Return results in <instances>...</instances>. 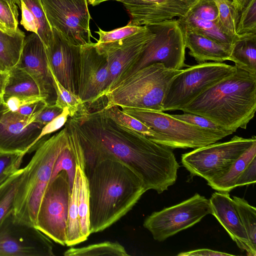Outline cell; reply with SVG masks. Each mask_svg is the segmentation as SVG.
Masks as SVG:
<instances>
[{
    "label": "cell",
    "mask_w": 256,
    "mask_h": 256,
    "mask_svg": "<svg viewBox=\"0 0 256 256\" xmlns=\"http://www.w3.org/2000/svg\"><path fill=\"white\" fill-rule=\"evenodd\" d=\"M68 119L100 160L110 158L126 165L146 191L161 194L176 182L180 166L171 148L118 124L102 108L90 112L84 106Z\"/></svg>",
    "instance_id": "cell-1"
},
{
    "label": "cell",
    "mask_w": 256,
    "mask_h": 256,
    "mask_svg": "<svg viewBox=\"0 0 256 256\" xmlns=\"http://www.w3.org/2000/svg\"><path fill=\"white\" fill-rule=\"evenodd\" d=\"M88 179L90 234L118 220L146 191L132 170L112 158L101 159Z\"/></svg>",
    "instance_id": "cell-2"
},
{
    "label": "cell",
    "mask_w": 256,
    "mask_h": 256,
    "mask_svg": "<svg viewBox=\"0 0 256 256\" xmlns=\"http://www.w3.org/2000/svg\"><path fill=\"white\" fill-rule=\"evenodd\" d=\"M256 110V75L236 68L232 74L180 109L204 117L228 131L246 129Z\"/></svg>",
    "instance_id": "cell-3"
},
{
    "label": "cell",
    "mask_w": 256,
    "mask_h": 256,
    "mask_svg": "<svg viewBox=\"0 0 256 256\" xmlns=\"http://www.w3.org/2000/svg\"><path fill=\"white\" fill-rule=\"evenodd\" d=\"M42 142L28 164L16 194L14 212L20 220L35 226L40 203L49 184L55 162L68 142L66 127Z\"/></svg>",
    "instance_id": "cell-4"
},
{
    "label": "cell",
    "mask_w": 256,
    "mask_h": 256,
    "mask_svg": "<svg viewBox=\"0 0 256 256\" xmlns=\"http://www.w3.org/2000/svg\"><path fill=\"white\" fill-rule=\"evenodd\" d=\"M183 70L166 68L153 63L128 75L104 95L102 108L113 106L162 111V102L170 84Z\"/></svg>",
    "instance_id": "cell-5"
},
{
    "label": "cell",
    "mask_w": 256,
    "mask_h": 256,
    "mask_svg": "<svg viewBox=\"0 0 256 256\" xmlns=\"http://www.w3.org/2000/svg\"><path fill=\"white\" fill-rule=\"evenodd\" d=\"M124 113L139 120L156 132L151 140L171 149L197 148L217 142L233 134L204 128L172 115L150 110L122 107Z\"/></svg>",
    "instance_id": "cell-6"
},
{
    "label": "cell",
    "mask_w": 256,
    "mask_h": 256,
    "mask_svg": "<svg viewBox=\"0 0 256 256\" xmlns=\"http://www.w3.org/2000/svg\"><path fill=\"white\" fill-rule=\"evenodd\" d=\"M236 69L235 66L220 62H206L188 66L170 84L164 98L162 111L180 110Z\"/></svg>",
    "instance_id": "cell-7"
},
{
    "label": "cell",
    "mask_w": 256,
    "mask_h": 256,
    "mask_svg": "<svg viewBox=\"0 0 256 256\" xmlns=\"http://www.w3.org/2000/svg\"><path fill=\"white\" fill-rule=\"evenodd\" d=\"M255 142L254 136L250 138L234 136L229 141L211 144L182 154V163L192 176L212 181L226 174L237 158Z\"/></svg>",
    "instance_id": "cell-8"
},
{
    "label": "cell",
    "mask_w": 256,
    "mask_h": 256,
    "mask_svg": "<svg viewBox=\"0 0 256 256\" xmlns=\"http://www.w3.org/2000/svg\"><path fill=\"white\" fill-rule=\"evenodd\" d=\"M70 191L64 170L48 185L39 206L34 226L54 242L65 246Z\"/></svg>",
    "instance_id": "cell-9"
},
{
    "label": "cell",
    "mask_w": 256,
    "mask_h": 256,
    "mask_svg": "<svg viewBox=\"0 0 256 256\" xmlns=\"http://www.w3.org/2000/svg\"><path fill=\"white\" fill-rule=\"evenodd\" d=\"M212 214L209 200L198 194L177 204L154 212L144 220V226L156 240L162 242L188 228Z\"/></svg>",
    "instance_id": "cell-10"
},
{
    "label": "cell",
    "mask_w": 256,
    "mask_h": 256,
    "mask_svg": "<svg viewBox=\"0 0 256 256\" xmlns=\"http://www.w3.org/2000/svg\"><path fill=\"white\" fill-rule=\"evenodd\" d=\"M148 26L155 36L148 43L130 74L153 63H162L172 70H179L186 66V47L178 20L172 19Z\"/></svg>",
    "instance_id": "cell-11"
},
{
    "label": "cell",
    "mask_w": 256,
    "mask_h": 256,
    "mask_svg": "<svg viewBox=\"0 0 256 256\" xmlns=\"http://www.w3.org/2000/svg\"><path fill=\"white\" fill-rule=\"evenodd\" d=\"M52 28L70 44L82 46L91 41L87 0H40Z\"/></svg>",
    "instance_id": "cell-12"
},
{
    "label": "cell",
    "mask_w": 256,
    "mask_h": 256,
    "mask_svg": "<svg viewBox=\"0 0 256 256\" xmlns=\"http://www.w3.org/2000/svg\"><path fill=\"white\" fill-rule=\"evenodd\" d=\"M50 238L14 211L0 224V256H54Z\"/></svg>",
    "instance_id": "cell-13"
},
{
    "label": "cell",
    "mask_w": 256,
    "mask_h": 256,
    "mask_svg": "<svg viewBox=\"0 0 256 256\" xmlns=\"http://www.w3.org/2000/svg\"><path fill=\"white\" fill-rule=\"evenodd\" d=\"M146 26L145 30L124 39L108 44L96 43L99 50L106 53L108 64L110 78L104 95L130 74L148 43L154 37L152 28Z\"/></svg>",
    "instance_id": "cell-14"
},
{
    "label": "cell",
    "mask_w": 256,
    "mask_h": 256,
    "mask_svg": "<svg viewBox=\"0 0 256 256\" xmlns=\"http://www.w3.org/2000/svg\"><path fill=\"white\" fill-rule=\"evenodd\" d=\"M109 78L106 53L99 50L96 43L82 46L78 96L84 106L104 98Z\"/></svg>",
    "instance_id": "cell-15"
},
{
    "label": "cell",
    "mask_w": 256,
    "mask_h": 256,
    "mask_svg": "<svg viewBox=\"0 0 256 256\" xmlns=\"http://www.w3.org/2000/svg\"><path fill=\"white\" fill-rule=\"evenodd\" d=\"M36 115L12 112L4 104L0 114V152L26 154L36 149V140L44 126L34 121Z\"/></svg>",
    "instance_id": "cell-16"
},
{
    "label": "cell",
    "mask_w": 256,
    "mask_h": 256,
    "mask_svg": "<svg viewBox=\"0 0 256 256\" xmlns=\"http://www.w3.org/2000/svg\"><path fill=\"white\" fill-rule=\"evenodd\" d=\"M45 47L49 68L59 82L78 96L81 46L68 43L55 28Z\"/></svg>",
    "instance_id": "cell-17"
},
{
    "label": "cell",
    "mask_w": 256,
    "mask_h": 256,
    "mask_svg": "<svg viewBox=\"0 0 256 256\" xmlns=\"http://www.w3.org/2000/svg\"><path fill=\"white\" fill-rule=\"evenodd\" d=\"M17 67L26 70L34 80L48 105L55 104L56 95L49 68L44 45L38 36L32 32L25 38Z\"/></svg>",
    "instance_id": "cell-18"
},
{
    "label": "cell",
    "mask_w": 256,
    "mask_h": 256,
    "mask_svg": "<svg viewBox=\"0 0 256 256\" xmlns=\"http://www.w3.org/2000/svg\"><path fill=\"white\" fill-rule=\"evenodd\" d=\"M197 0H124L130 18L128 22L147 26L184 16Z\"/></svg>",
    "instance_id": "cell-19"
},
{
    "label": "cell",
    "mask_w": 256,
    "mask_h": 256,
    "mask_svg": "<svg viewBox=\"0 0 256 256\" xmlns=\"http://www.w3.org/2000/svg\"><path fill=\"white\" fill-rule=\"evenodd\" d=\"M212 214L226 230L238 247L247 255L256 256L242 223L234 202L228 192H215L209 199Z\"/></svg>",
    "instance_id": "cell-20"
},
{
    "label": "cell",
    "mask_w": 256,
    "mask_h": 256,
    "mask_svg": "<svg viewBox=\"0 0 256 256\" xmlns=\"http://www.w3.org/2000/svg\"><path fill=\"white\" fill-rule=\"evenodd\" d=\"M188 54L198 64L206 61L222 62L228 60L231 48L220 44L192 28L180 24Z\"/></svg>",
    "instance_id": "cell-21"
},
{
    "label": "cell",
    "mask_w": 256,
    "mask_h": 256,
    "mask_svg": "<svg viewBox=\"0 0 256 256\" xmlns=\"http://www.w3.org/2000/svg\"><path fill=\"white\" fill-rule=\"evenodd\" d=\"M20 24L26 30L36 34L47 47L52 38L49 24L40 0H20Z\"/></svg>",
    "instance_id": "cell-22"
},
{
    "label": "cell",
    "mask_w": 256,
    "mask_h": 256,
    "mask_svg": "<svg viewBox=\"0 0 256 256\" xmlns=\"http://www.w3.org/2000/svg\"><path fill=\"white\" fill-rule=\"evenodd\" d=\"M228 60L236 68L256 75V34L236 35Z\"/></svg>",
    "instance_id": "cell-23"
},
{
    "label": "cell",
    "mask_w": 256,
    "mask_h": 256,
    "mask_svg": "<svg viewBox=\"0 0 256 256\" xmlns=\"http://www.w3.org/2000/svg\"><path fill=\"white\" fill-rule=\"evenodd\" d=\"M3 98L10 96H40L38 87L32 78L24 70L15 66L8 70Z\"/></svg>",
    "instance_id": "cell-24"
},
{
    "label": "cell",
    "mask_w": 256,
    "mask_h": 256,
    "mask_svg": "<svg viewBox=\"0 0 256 256\" xmlns=\"http://www.w3.org/2000/svg\"><path fill=\"white\" fill-rule=\"evenodd\" d=\"M256 157V142L237 158L226 174L218 179L208 182V184L218 192H229L236 188L235 184L240 174Z\"/></svg>",
    "instance_id": "cell-25"
},
{
    "label": "cell",
    "mask_w": 256,
    "mask_h": 256,
    "mask_svg": "<svg viewBox=\"0 0 256 256\" xmlns=\"http://www.w3.org/2000/svg\"><path fill=\"white\" fill-rule=\"evenodd\" d=\"M25 38L20 28L14 34L0 31V66L4 70H10L18 63Z\"/></svg>",
    "instance_id": "cell-26"
},
{
    "label": "cell",
    "mask_w": 256,
    "mask_h": 256,
    "mask_svg": "<svg viewBox=\"0 0 256 256\" xmlns=\"http://www.w3.org/2000/svg\"><path fill=\"white\" fill-rule=\"evenodd\" d=\"M177 20L180 25L186 26L220 44L230 48L236 36L232 37L226 34L221 28L218 20H203L186 15L178 18Z\"/></svg>",
    "instance_id": "cell-27"
},
{
    "label": "cell",
    "mask_w": 256,
    "mask_h": 256,
    "mask_svg": "<svg viewBox=\"0 0 256 256\" xmlns=\"http://www.w3.org/2000/svg\"><path fill=\"white\" fill-rule=\"evenodd\" d=\"M79 182V166L76 165V176L68 204L66 242V245L68 246L76 245L83 242L80 234L78 206Z\"/></svg>",
    "instance_id": "cell-28"
},
{
    "label": "cell",
    "mask_w": 256,
    "mask_h": 256,
    "mask_svg": "<svg viewBox=\"0 0 256 256\" xmlns=\"http://www.w3.org/2000/svg\"><path fill=\"white\" fill-rule=\"evenodd\" d=\"M24 173V168L19 169L0 186V224L14 210L16 194Z\"/></svg>",
    "instance_id": "cell-29"
},
{
    "label": "cell",
    "mask_w": 256,
    "mask_h": 256,
    "mask_svg": "<svg viewBox=\"0 0 256 256\" xmlns=\"http://www.w3.org/2000/svg\"><path fill=\"white\" fill-rule=\"evenodd\" d=\"M80 182L78 198V218L83 242L90 234V228L89 191L88 179L80 167Z\"/></svg>",
    "instance_id": "cell-30"
},
{
    "label": "cell",
    "mask_w": 256,
    "mask_h": 256,
    "mask_svg": "<svg viewBox=\"0 0 256 256\" xmlns=\"http://www.w3.org/2000/svg\"><path fill=\"white\" fill-rule=\"evenodd\" d=\"M64 254V256H129L124 248L120 244L109 241L82 248H71L66 250Z\"/></svg>",
    "instance_id": "cell-31"
},
{
    "label": "cell",
    "mask_w": 256,
    "mask_h": 256,
    "mask_svg": "<svg viewBox=\"0 0 256 256\" xmlns=\"http://www.w3.org/2000/svg\"><path fill=\"white\" fill-rule=\"evenodd\" d=\"M102 109L107 116L126 128L141 134L150 140L156 136V132L151 128L136 118L124 113L118 106H113L108 109Z\"/></svg>",
    "instance_id": "cell-32"
},
{
    "label": "cell",
    "mask_w": 256,
    "mask_h": 256,
    "mask_svg": "<svg viewBox=\"0 0 256 256\" xmlns=\"http://www.w3.org/2000/svg\"><path fill=\"white\" fill-rule=\"evenodd\" d=\"M252 250L256 252V209L242 198H232Z\"/></svg>",
    "instance_id": "cell-33"
},
{
    "label": "cell",
    "mask_w": 256,
    "mask_h": 256,
    "mask_svg": "<svg viewBox=\"0 0 256 256\" xmlns=\"http://www.w3.org/2000/svg\"><path fill=\"white\" fill-rule=\"evenodd\" d=\"M218 10V20L222 30L227 34L235 37L238 20V12L230 0H214Z\"/></svg>",
    "instance_id": "cell-34"
},
{
    "label": "cell",
    "mask_w": 256,
    "mask_h": 256,
    "mask_svg": "<svg viewBox=\"0 0 256 256\" xmlns=\"http://www.w3.org/2000/svg\"><path fill=\"white\" fill-rule=\"evenodd\" d=\"M52 74L56 95L55 104L62 110L68 108L70 112L68 116L72 117L84 104L78 96L67 90L59 82L52 73Z\"/></svg>",
    "instance_id": "cell-35"
},
{
    "label": "cell",
    "mask_w": 256,
    "mask_h": 256,
    "mask_svg": "<svg viewBox=\"0 0 256 256\" xmlns=\"http://www.w3.org/2000/svg\"><path fill=\"white\" fill-rule=\"evenodd\" d=\"M146 28V26H136L129 23L125 26L111 31H104L99 28L98 31L95 32L99 35V39L96 44H108L118 41L136 34Z\"/></svg>",
    "instance_id": "cell-36"
},
{
    "label": "cell",
    "mask_w": 256,
    "mask_h": 256,
    "mask_svg": "<svg viewBox=\"0 0 256 256\" xmlns=\"http://www.w3.org/2000/svg\"><path fill=\"white\" fill-rule=\"evenodd\" d=\"M256 34V0H252L240 12L236 34Z\"/></svg>",
    "instance_id": "cell-37"
},
{
    "label": "cell",
    "mask_w": 256,
    "mask_h": 256,
    "mask_svg": "<svg viewBox=\"0 0 256 256\" xmlns=\"http://www.w3.org/2000/svg\"><path fill=\"white\" fill-rule=\"evenodd\" d=\"M185 15L203 20H218V10L214 0H197Z\"/></svg>",
    "instance_id": "cell-38"
},
{
    "label": "cell",
    "mask_w": 256,
    "mask_h": 256,
    "mask_svg": "<svg viewBox=\"0 0 256 256\" xmlns=\"http://www.w3.org/2000/svg\"><path fill=\"white\" fill-rule=\"evenodd\" d=\"M25 154L0 152V186L20 168Z\"/></svg>",
    "instance_id": "cell-39"
},
{
    "label": "cell",
    "mask_w": 256,
    "mask_h": 256,
    "mask_svg": "<svg viewBox=\"0 0 256 256\" xmlns=\"http://www.w3.org/2000/svg\"><path fill=\"white\" fill-rule=\"evenodd\" d=\"M172 116L182 121L204 128L220 132L228 131L212 121L196 114L185 113L184 114H172Z\"/></svg>",
    "instance_id": "cell-40"
},
{
    "label": "cell",
    "mask_w": 256,
    "mask_h": 256,
    "mask_svg": "<svg viewBox=\"0 0 256 256\" xmlns=\"http://www.w3.org/2000/svg\"><path fill=\"white\" fill-rule=\"evenodd\" d=\"M0 20L8 29L12 32H16L18 28V18L14 16L8 5L1 0H0Z\"/></svg>",
    "instance_id": "cell-41"
},
{
    "label": "cell",
    "mask_w": 256,
    "mask_h": 256,
    "mask_svg": "<svg viewBox=\"0 0 256 256\" xmlns=\"http://www.w3.org/2000/svg\"><path fill=\"white\" fill-rule=\"evenodd\" d=\"M63 110L56 104L46 105L36 115L35 122L45 126L62 114Z\"/></svg>",
    "instance_id": "cell-42"
},
{
    "label": "cell",
    "mask_w": 256,
    "mask_h": 256,
    "mask_svg": "<svg viewBox=\"0 0 256 256\" xmlns=\"http://www.w3.org/2000/svg\"><path fill=\"white\" fill-rule=\"evenodd\" d=\"M256 182V157L242 172L238 178L235 188L242 186L254 184Z\"/></svg>",
    "instance_id": "cell-43"
},
{
    "label": "cell",
    "mask_w": 256,
    "mask_h": 256,
    "mask_svg": "<svg viewBox=\"0 0 256 256\" xmlns=\"http://www.w3.org/2000/svg\"><path fill=\"white\" fill-rule=\"evenodd\" d=\"M180 256H228L233 254L210 249H198L192 251L182 252L178 254Z\"/></svg>",
    "instance_id": "cell-44"
},
{
    "label": "cell",
    "mask_w": 256,
    "mask_h": 256,
    "mask_svg": "<svg viewBox=\"0 0 256 256\" xmlns=\"http://www.w3.org/2000/svg\"><path fill=\"white\" fill-rule=\"evenodd\" d=\"M6 2L12 12L14 16L18 18V8L20 6V0H1Z\"/></svg>",
    "instance_id": "cell-45"
},
{
    "label": "cell",
    "mask_w": 256,
    "mask_h": 256,
    "mask_svg": "<svg viewBox=\"0 0 256 256\" xmlns=\"http://www.w3.org/2000/svg\"><path fill=\"white\" fill-rule=\"evenodd\" d=\"M232 1L238 11L241 12L252 0H232Z\"/></svg>",
    "instance_id": "cell-46"
},
{
    "label": "cell",
    "mask_w": 256,
    "mask_h": 256,
    "mask_svg": "<svg viewBox=\"0 0 256 256\" xmlns=\"http://www.w3.org/2000/svg\"><path fill=\"white\" fill-rule=\"evenodd\" d=\"M8 76V71L0 72V94H3L4 84Z\"/></svg>",
    "instance_id": "cell-47"
},
{
    "label": "cell",
    "mask_w": 256,
    "mask_h": 256,
    "mask_svg": "<svg viewBox=\"0 0 256 256\" xmlns=\"http://www.w3.org/2000/svg\"><path fill=\"white\" fill-rule=\"evenodd\" d=\"M17 30L15 32H12L10 31V30H9L8 29L6 28V26H4V24L0 20V31L9 34H14L17 32Z\"/></svg>",
    "instance_id": "cell-48"
},
{
    "label": "cell",
    "mask_w": 256,
    "mask_h": 256,
    "mask_svg": "<svg viewBox=\"0 0 256 256\" xmlns=\"http://www.w3.org/2000/svg\"><path fill=\"white\" fill-rule=\"evenodd\" d=\"M108 0H116L118 2H122L124 0H87L88 2L92 5V6H95L96 5H98L100 4V3L105 2V1H108Z\"/></svg>",
    "instance_id": "cell-49"
},
{
    "label": "cell",
    "mask_w": 256,
    "mask_h": 256,
    "mask_svg": "<svg viewBox=\"0 0 256 256\" xmlns=\"http://www.w3.org/2000/svg\"><path fill=\"white\" fill-rule=\"evenodd\" d=\"M4 106V102L2 94H0V114Z\"/></svg>",
    "instance_id": "cell-50"
},
{
    "label": "cell",
    "mask_w": 256,
    "mask_h": 256,
    "mask_svg": "<svg viewBox=\"0 0 256 256\" xmlns=\"http://www.w3.org/2000/svg\"><path fill=\"white\" fill-rule=\"evenodd\" d=\"M0 72H6L4 71L2 66H0Z\"/></svg>",
    "instance_id": "cell-51"
}]
</instances>
